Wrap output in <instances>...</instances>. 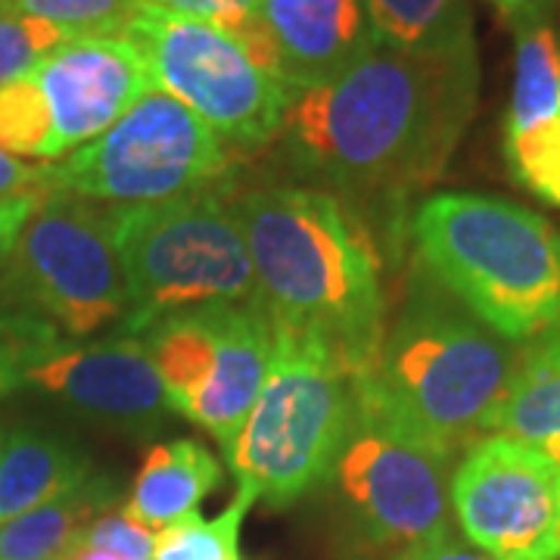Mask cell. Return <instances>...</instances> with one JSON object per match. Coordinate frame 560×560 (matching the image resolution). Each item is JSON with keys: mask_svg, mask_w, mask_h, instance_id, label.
<instances>
[{"mask_svg": "<svg viewBox=\"0 0 560 560\" xmlns=\"http://www.w3.org/2000/svg\"><path fill=\"white\" fill-rule=\"evenodd\" d=\"M477 44L396 50L377 44L340 79L293 97V162L342 194L401 200L440 178L477 106Z\"/></svg>", "mask_w": 560, "mask_h": 560, "instance_id": "obj_1", "label": "cell"}, {"mask_svg": "<svg viewBox=\"0 0 560 560\" xmlns=\"http://www.w3.org/2000/svg\"><path fill=\"white\" fill-rule=\"evenodd\" d=\"M234 212L275 330L318 337L359 381L386 337L381 256L368 228L342 200L296 184L246 190Z\"/></svg>", "mask_w": 560, "mask_h": 560, "instance_id": "obj_2", "label": "cell"}, {"mask_svg": "<svg viewBox=\"0 0 560 560\" xmlns=\"http://www.w3.org/2000/svg\"><path fill=\"white\" fill-rule=\"evenodd\" d=\"M517 352L470 312L420 300L386 330L374 364L355 381V411L455 460L495 433Z\"/></svg>", "mask_w": 560, "mask_h": 560, "instance_id": "obj_3", "label": "cell"}, {"mask_svg": "<svg viewBox=\"0 0 560 560\" xmlns=\"http://www.w3.org/2000/svg\"><path fill=\"white\" fill-rule=\"evenodd\" d=\"M420 261L455 300L511 342L560 324V231L489 194H436L411 215Z\"/></svg>", "mask_w": 560, "mask_h": 560, "instance_id": "obj_4", "label": "cell"}, {"mask_svg": "<svg viewBox=\"0 0 560 560\" xmlns=\"http://www.w3.org/2000/svg\"><path fill=\"white\" fill-rule=\"evenodd\" d=\"M355 423V381L318 337L275 330V355L253 411L224 448L234 480L275 508L318 489Z\"/></svg>", "mask_w": 560, "mask_h": 560, "instance_id": "obj_5", "label": "cell"}, {"mask_svg": "<svg viewBox=\"0 0 560 560\" xmlns=\"http://www.w3.org/2000/svg\"><path fill=\"white\" fill-rule=\"evenodd\" d=\"M125 275L121 334L212 302H259V283L234 202L197 190L187 197L109 209Z\"/></svg>", "mask_w": 560, "mask_h": 560, "instance_id": "obj_6", "label": "cell"}, {"mask_svg": "<svg viewBox=\"0 0 560 560\" xmlns=\"http://www.w3.org/2000/svg\"><path fill=\"white\" fill-rule=\"evenodd\" d=\"M156 91L197 113L224 143L256 150L280 135L293 94L219 25L140 3L125 25Z\"/></svg>", "mask_w": 560, "mask_h": 560, "instance_id": "obj_7", "label": "cell"}, {"mask_svg": "<svg viewBox=\"0 0 560 560\" xmlns=\"http://www.w3.org/2000/svg\"><path fill=\"white\" fill-rule=\"evenodd\" d=\"M147 91V66L121 35L62 40L32 72L0 88V147L20 160L69 156Z\"/></svg>", "mask_w": 560, "mask_h": 560, "instance_id": "obj_8", "label": "cell"}, {"mask_svg": "<svg viewBox=\"0 0 560 560\" xmlns=\"http://www.w3.org/2000/svg\"><path fill=\"white\" fill-rule=\"evenodd\" d=\"M228 165V143L165 91H147L121 119L50 165L54 194L91 202H162L206 190Z\"/></svg>", "mask_w": 560, "mask_h": 560, "instance_id": "obj_9", "label": "cell"}, {"mask_svg": "<svg viewBox=\"0 0 560 560\" xmlns=\"http://www.w3.org/2000/svg\"><path fill=\"white\" fill-rule=\"evenodd\" d=\"M172 411L228 448L259 399L275 355V324L259 302L184 308L140 334Z\"/></svg>", "mask_w": 560, "mask_h": 560, "instance_id": "obj_10", "label": "cell"}, {"mask_svg": "<svg viewBox=\"0 0 560 560\" xmlns=\"http://www.w3.org/2000/svg\"><path fill=\"white\" fill-rule=\"evenodd\" d=\"M7 283L38 318L88 337L125 315V275L109 209L50 194L7 253Z\"/></svg>", "mask_w": 560, "mask_h": 560, "instance_id": "obj_11", "label": "cell"}, {"mask_svg": "<svg viewBox=\"0 0 560 560\" xmlns=\"http://www.w3.org/2000/svg\"><path fill=\"white\" fill-rule=\"evenodd\" d=\"M452 514L492 560H560V464L526 442L489 433L452 470Z\"/></svg>", "mask_w": 560, "mask_h": 560, "instance_id": "obj_12", "label": "cell"}, {"mask_svg": "<svg viewBox=\"0 0 560 560\" xmlns=\"http://www.w3.org/2000/svg\"><path fill=\"white\" fill-rule=\"evenodd\" d=\"M452 464L355 411L334 470L368 536L408 551L452 529Z\"/></svg>", "mask_w": 560, "mask_h": 560, "instance_id": "obj_13", "label": "cell"}, {"mask_svg": "<svg viewBox=\"0 0 560 560\" xmlns=\"http://www.w3.org/2000/svg\"><path fill=\"white\" fill-rule=\"evenodd\" d=\"M25 383L84 418L128 433H150L172 411L156 364L131 334L88 346L60 342L25 371Z\"/></svg>", "mask_w": 560, "mask_h": 560, "instance_id": "obj_14", "label": "cell"}, {"mask_svg": "<svg viewBox=\"0 0 560 560\" xmlns=\"http://www.w3.org/2000/svg\"><path fill=\"white\" fill-rule=\"evenodd\" d=\"M261 60L296 97L340 79L377 38L364 0H259Z\"/></svg>", "mask_w": 560, "mask_h": 560, "instance_id": "obj_15", "label": "cell"}, {"mask_svg": "<svg viewBox=\"0 0 560 560\" xmlns=\"http://www.w3.org/2000/svg\"><path fill=\"white\" fill-rule=\"evenodd\" d=\"M221 464L197 440H175L150 448L138 470L131 499L121 508L150 533L197 514L200 501L219 486Z\"/></svg>", "mask_w": 560, "mask_h": 560, "instance_id": "obj_16", "label": "cell"}, {"mask_svg": "<svg viewBox=\"0 0 560 560\" xmlns=\"http://www.w3.org/2000/svg\"><path fill=\"white\" fill-rule=\"evenodd\" d=\"M495 433L526 442L560 464V324L517 352Z\"/></svg>", "mask_w": 560, "mask_h": 560, "instance_id": "obj_17", "label": "cell"}, {"mask_svg": "<svg viewBox=\"0 0 560 560\" xmlns=\"http://www.w3.org/2000/svg\"><path fill=\"white\" fill-rule=\"evenodd\" d=\"M91 480V460L69 442L16 430L0 445V526Z\"/></svg>", "mask_w": 560, "mask_h": 560, "instance_id": "obj_18", "label": "cell"}, {"mask_svg": "<svg viewBox=\"0 0 560 560\" xmlns=\"http://www.w3.org/2000/svg\"><path fill=\"white\" fill-rule=\"evenodd\" d=\"M514 84L504 113V138L560 116V47L548 7L526 0L514 13Z\"/></svg>", "mask_w": 560, "mask_h": 560, "instance_id": "obj_19", "label": "cell"}, {"mask_svg": "<svg viewBox=\"0 0 560 560\" xmlns=\"http://www.w3.org/2000/svg\"><path fill=\"white\" fill-rule=\"evenodd\" d=\"M113 499L116 486L91 477L60 499L25 511L0 526V560H60L79 548L88 526L109 511Z\"/></svg>", "mask_w": 560, "mask_h": 560, "instance_id": "obj_20", "label": "cell"}, {"mask_svg": "<svg viewBox=\"0 0 560 560\" xmlns=\"http://www.w3.org/2000/svg\"><path fill=\"white\" fill-rule=\"evenodd\" d=\"M377 44L396 50H436L474 40L464 0H364Z\"/></svg>", "mask_w": 560, "mask_h": 560, "instance_id": "obj_21", "label": "cell"}, {"mask_svg": "<svg viewBox=\"0 0 560 560\" xmlns=\"http://www.w3.org/2000/svg\"><path fill=\"white\" fill-rule=\"evenodd\" d=\"M253 504L256 495L237 486V499L219 517L206 521L200 514H190L160 529L153 545V560H241L237 539H241L243 517Z\"/></svg>", "mask_w": 560, "mask_h": 560, "instance_id": "obj_22", "label": "cell"}, {"mask_svg": "<svg viewBox=\"0 0 560 560\" xmlns=\"http://www.w3.org/2000/svg\"><path fill=\"white\" fill-rule=\"evenodd\" d=\"M13 10L57 25L69 38L121 35L140 10V0H10Z\"/></svg>", "mask_w": 560, "mask_h": 560, "instance_id": "obj_23", "label": "cell"}, {"mask_svg": "<svg viewBox=\"0 0 560 560\" xmlns=\"http://www.w3.org/2000/svg\"><path fill=\"white\" fill-rule=\"evenodd\" d=\"M60 346V330L28 308L0 305V399L25 383V371Z\"/></svg>", "mask_w": 560, "mask_h": 560, "instance_id": "obj_24", "label": "cell"}, {"mask_svg": "<svg viewBox=\"0 0 560 560\" xmlns=\"http://www.w3.org/2000/svg\"><path fill=\"white\" fill-rule=\"evenodd\" d=\"M504 156L526 190L560 206V116L504 138Z\"/></svg>", "mask_w": 560, "mask_h": 560, "instance_id": "obj_25", "label": "cell"}, {"mask_svg": "<svg viewBox=\"0 0 560 560\" xmlns=\"http://www.w3.org/2000/svg\"><path fill=\"white\" fill-rule=\"evenodd\" d=\"M62 40H69V35L50 22L25 16L13 7L0 10V88L32 72Z\"/></svg>", "mask_w": 560, "mask_h": 560, "instance_id": "obj_26", "label": "cell"}, {"mask_svg": "<svg viewBox=\"0 0 560 560\" xmlns=\"http://www.w3.org/2000/svg\"><path fill=\"white\" fill-rule=\"evenodd\" d=\"M140 3L160 7V10H168V13L187 16V20L219 25L224 32H231L234 38H241L246 44V50L265 66V60H261L259 22H256L259 0H140Z\"/></svg>", "mask_w": 560, "mask_h": 560, "instance_id": "obj_27", "label": "cell"}, {"mask_svg": "<svg viewBox=\"0 0 560 560\" xmlns=\"http://www.w3.org/2000/svg\"><path fill=\"white\" fill-rule=\"evenodd\" d=\"M81 545H91V548H103L109 555H116L121 560H153V545L156 536L135 523L125 511H103L94 517V523L88 526Z\"/></svg>", "mask_w": 560, "mask_h": 560, "instance_id": "obj_28", "label": "cell"}, {"mask_svg": "<svg viewBox=\"0 0 560 560\" xmlns=\"http://www.w3.org/2000/svg\"><path fill=\"white\" fill-rule=\"evenodd\" d=\"M50 194V165H32L0 147V200H44Z\"/></svg>", "mask_w": 560, "mask_h": 560, "instance_id": "obj_29", "label": "cell"}, {"mask_svg": "<svg viewBox=\"0 0 560 560\" xmlns=\"http://www.w3.org/2000/svg\"><path fill=\"white\" fill-rule=\"evenodd\" d=\"M399 560H492L489 555H482L480 548H474L470 541L458 539L452 529L448 533H442L436 539H427L415 545V548H408V551H401Z\"/></svg>", "mask_w": 560, "mask_h": 560, "instance_id": "obj_30", "label": "cell"}, {"mask_svg": "<svg viewBox=\"0 0 560 560\" xmlns=\"http://www.w3.org/2000/svg\"><path fill=\"white\" fill-rule=\"evenodd\" d=\"M40 200H0V261L7 259L10 246L22 231V224L35 212Z\"/></svg>", "mask_w": 560, "mask_h": 560, "instance_id": "obj_31", "label": "cell"}, {"mask_svg": "<svg viewBox=\"0 0 560 560\" xmlns=\"http://www.w3.org/2000/svg\"><path fill=\"white\" fill-rule=\"evenodd\" d=\"M60 560H121V558H116V555H109V551H103V548L79 545V548H72L69 555H62Z\"/></svg>", "mask_w": 560, "mask_h": 560, "instance_id": "obj_32", "label": "cell"}, {"mask_svg": "<svg viewBox=\"0 0 560 560\" xmlns=\"http://www.w3.org/2000/svg\"><path fill=\"white\" fill-rule=\"evenodd\" d=\"M489 3H495V7H499L501 13H504V16H508V13H514V10H517V7H523V3H526V0H489Z\"/></svg>", "mask_w": 560, "mask_h": 560, "instance_id": "obj_33", "label": "cell"}, {"mask_svg": "<svg viewBox=\"0 0 560 560\" xmlns=\"http://www.w3.org/2000/svg\"><path fill=\"white\" fill-rule=\"evenodd\" d=\"M10 7V0H0V10H7Z\"/></svg>", "mask_w": 560, "mask_h": 560, "instance_id": "obj_34", "label": "cell"}, {"mask_svg": "<svg viewBox=\"0 0 560 560\" xmlns=\"http://www.w3.org/2000/svg\"><path fill=\"white\" fill-rule=\"evenodd\" d=\"M0 445H3V436H0Z\"/></svg>", "mask_w": 560, "mask_h": 560, "instance_id": "obj_35", "label": "cell"}, {"mask_svg": "<svg viewBox=\"0 0 560 560\" xmlns=\"http://www.w3.org/2000/svg\"><path fill=\"white\" fill-rule=\"evenodd\" d=\"M558 47H560V35H558Z\"/></svg>", "mask_w": 560, "mask_h": 560, "instance_id": "obj_36", "label": "cell"}]
</instances>
